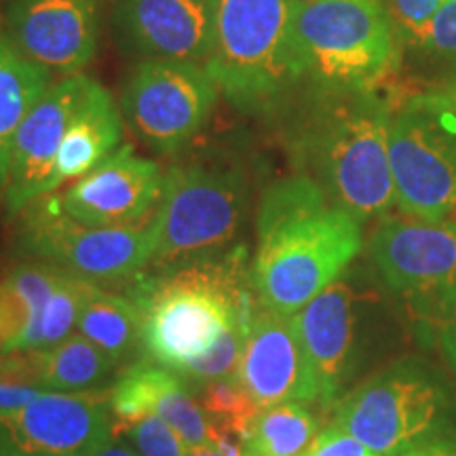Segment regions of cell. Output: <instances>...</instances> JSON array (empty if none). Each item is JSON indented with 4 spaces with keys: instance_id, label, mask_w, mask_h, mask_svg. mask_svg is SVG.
<instances>
[{
    "instance_id": "d6986e66",
    "label": "cell",
    "mask_w": 456,
    "mask_h": 456,
    "mask_svg": "<svg viewBox=\"0 0 456 456\" xmlns=\"http://www.w3.org/2000/svg\"><path fill=\"white\" fill-rule=\"evenodd\" d=\"M108 406L114 420L144 414L159 416L178 431L188 448L209 446L222 437L203 412L191 385L174 370L146 359L129 366L127 372L112 385Z\"/></svg>"
},
{
    "instance_id": "ac0fdd59",
    "label": "cell",
    "mask_w": 456,
    "mask_h": 456,
    "mask_svg": "<svg viewBox=\"0 0 456 456\" xmlns=\"http://www.w3.org/2000/svg\"><path fill=\"white\" fill-rule=\"evenodd\" d=\"M359 306L357 289L342 275L294 315L323 408H334L340 402L355 374L362 326Z\"/></svg>"
},
{
    "instance_id": "cb8c5ba5",
    "label": "cell",
    "mask_w": 456,
    "mask_h": 456,
    "mask_svg": "<svg viewBox=\"0 0 456 456\" xmlns=\"http://www.w3.org/2000/svg\"><path fill=\"white\" fill-rule=\"evenodd\" d=\"M319 436V419L306 403L289 402L256 414L241 440V456H300Z\"/></svg>"
},
{
    "instance_id": "d4e9b609",
    "label": "cell",
    "mask_w": 456,
    "mask_h": 456,
    "mask_svg": "<svg viewBox=\"0 0 456 456\" xmlns=\"http://www.w3.org/2000/svg\"><path fill=\"white\" fill-rule=\"evenodd\" d=\"M197 399L201 403L203 412L212 420L216 431L220 436L235 437L239 442L243 440L249 423L260 412V408L248 395V391L239 383L237 376L201 385Z\"/></svg>"
},
{
    "instance_id": "52a82bcc",
    "label": "cell",
    "mask_w": 456,
    "mask_h": 456,
    "mask_svg": "<svg viewBox=\"0 0 456 456\" xmlns=\"http://www.w3.org/2000/svg\"><path fill=\"white\" fill-rule=\"evenodd\" d=\"M245 214V178L214 163L174 165L163 175L152 216L157 271L178 269L231 252Z\"/></svg>"
},
{
    "instance_id": "277c9868",
    "label": "cell",
    "mask_w": 456,
    "mask_h": 456,
    "mask_svg": "<svg viewBox=\"0 0 456 456\" xmlns=\"http://www.w3.org/2000/svg\"><path fill=\"white\" fill-rule=\"evenodd\" d=\"M370 258L420 340L456 366V220L383 218Z\"/></svg>"
},
{
    "instance_id": "1f68e13d",
    "label": "cell",
    "mask_w": 456,
    "mask_h": 456,
    "mask_svg": "<svg viewBox=\"0 0 456 456\" xmlns=\"http://www.w3.org/2000/svg\"><path fill=\"white\" fill-rule=\"evenodd\" d=\"M399 456H456V437L436 436Z\"/></svg>"
},
{
    "instance_id": "3957f363",
    "label": "cell",
    "mask_w": 456,
    "mask_h": 456,
    "mask_svg": "<svg viewBox=\"0 0 456 456\" xmlns=\"http://www.w3.org/2000/svg\"><path fill=\"white\" fill-rule=\"evenodd\" d=\"M391 118L393 108L379 89L319 91V104L298 135L306 175L362 224L395 208Z\"/></svg>"
},
{
    "instance_id": "e0dca14e",
    "label": "cell",
    "mask_w": 456,
    "mask_h": 456,
    "mask_svg": "<svg viewBox=\"0 0 456 456\" xmlns=\"http://www.w3.org/2000/svg\"><path fill=\"white\" fill-rule=\"evenodd\" d=\"M114 20L142 60L205 66L216 41L218 0H117Z\"/></svg>"
},
{
    "instance_id": "7c38bea8",
    "label": "cell",
    "mask_w": 456,
    "mask_h": 456,
    "mask_svg": "<svg viewBox=\"0 0 456 456\" xmlns=\"http://www.w3.org/2000/svg\"><path fill=\"white\" fill-rule=\"evenodd\" d=\"M110 391H43L0 410V456H87L110 433Z\"/></svg>"
},
{
    "instance_id": "5bb4252c",
    "label": "cell",
    "mask_w": 456,
    "mask_h": 456,
    "mask_svg": "<svg viewBox=\"0 0 456 456\" xmlns=\"http://www.w3.org/2000/svg\"><path fill=\"white\" fill-rule=\"evenodd\" d=\"M235 376L260 410L289 402L319 403L317 380L294 315L258 306Z\"/></svg>"
},
{
    "instance_id": "7402d4cb",
    "label": "cell",
    "mask_w": 456,
    "mask_h": 456,
    "mask_svg": "<svg viewBox=\"0 0 456 456\" xmlns=\"http://www.w3.org/2000/svg\"><path fill=\"white\" fill-rule=\"evenodd\" d=\"M53 74L34 64L0 34V192L9 175L11 148L24 118L47 94Z\"/></svg>"
},
{
    "instance_id": "9c48e42d",
    "label": "cell",
    "mask_w": 456,
    "mask_h": 456,
    "mask_svg": "<svg viewBox=\"0 0 456 456\" xmlns=\"http://www.w3.org/2000/svg\"><path fill=\"white\" fill-rule=\"evenodd\" d=\"M450 402L444 385L416 363H395L340 397L332 425L376 456H399L440 436Z\"/></svg>"
},
{
    "instance_id": "44dd1931",
    "label": "cell",
    "mask_w": 456,
    "mask_h": 456,
    "mask_svg": "<svg viewBox=\"0 0 456 456\" xmlns=\"http://www.w3.org/2000/svg\"><path fill=\"white\" fill-rule=\"evenodd\" d=\"M61 277L64 271L55 266L28 262L0 279V355L26 351V342Z\"/></svg>"
},
{
    "instance_id": "8992f818",
    "label": "cell",
    "mask_w": 456,
    "mask_h": 456,
    "mask_svg": "<svg viewBox=\"0 0 456 456\" xmlns=\"http://www.w3.org/2000/svg\"><path fill=\"white\" fill-rule=\"evenodd\" d=\"M298 0H218L208 68L239 110H265L302 81L294 45Z\"/></svg>"
},
{
    "instance_id": "ba28073f",
    "label": "cell",
    "mask_w": 456,
    "mask_h": 456,
    "mask_svg": "<svg viewBox=\"0 0 456 456\" xmlns=\"http://www.w3.org/2000/svg\"><path fill=\"white\" fill-rule=\"evenodd\" d=\"M20 214L21 252L87 281H121L138 275L155 254L152 218L129 226H87L66 214L53 192L34 199Z\"/></svg>"
},
{
    "instance_id": "8fae6325",
    "label": "cell",
    "mask_w": 456,
    "mask_h": 456,
    "mask_svg": "<svg viewBox=\"0 0 456 456\" xmlns=\"http://www.w3.org/2000/svg\"><path fill=\"white\" fill-rule=\"evenodd\" d=\"M218 94L203 64L142 60L125 83L121 106L144 144L171 155L203 129Z\"/></svg>"
},
{
    "instance_id": "5b68a950",
    "label": "cell",
    "mask_w": 456,
    "mask_h": 456,
    "mask_svg": "<svg viewBox=\"0 0 456 456\" xmlns=\"http://www.w3.org/2000/svg\"><path fill=\"white\" fill-rule=\"evenodd\" d=\"M399 37L385 0H298L294 45L317 91H370L399 68Z\"/></svg>"
},
{
    "instance_id": "603a6c76",
    "label": "cell",
    "mask_w": 456,
    "mask_h": 456,
    "mask_svg": "<svg viewBox=\"0 0 456 456\" xmlns=\"http://www.w3.org/2000/svg\"><path fill=\"white\" fill-rule=\"evenodd\" d=\"M78 334L121 363L140 349V311L129 296L91 285L77 322Z\"/></svg>"
},
{
    "instance_id": "4316f807",
    "label": "cell",
    "mask_w": 456,
    "mask_h": 456,
    "mask_svg": "<svg viewBox=\"0 0 456 456\" xmlns=\"http://www.w3.org/2000/svg\"><path fill=\"white\" fill-rule=\"evenodd\" d=\"M412 45L433 57H456V0L437 11Z\"/></svg>"
},
{
    "instance_id": "d6a6232c",
    "label": "cell",
    "mask_w": 456,
    "mask_h": 456,
    "mask_svg": "<svg viewBox=\"0 0 456 456\" xmlns=\"http://www.w3.org/2000/svg\"><path fill=\"white\" fill-rule=\"evenodd\" d=\"M186 456H241V442L231 436H222L218 442L209 446L188 448Z\"/></svg>"
},
{
    "instance_id": "f1b7e54d",
    "label": "cell",
    "mask_w": 456,
    "mask_h": 456,
    "mask_svg": "<svg viewBox=\"0 0 456 456\" xmlns=\"http://www.w3.org/2000/svg\"><path fill=\"white\" fill-rule=\"evenodd\" d=\"M300 456H376L372 450L363 446L362 442L355 440L351 433L330 425L328 429L319 431L315 442L306 448L305 454Z\"/></svg>"
},
{
    "instance_id": "6da1fadb",
    "label": "cell",
    "mask_w": 456,
    "mask_h": 456,
    "mask_svg": "<svg viewBox=\"0 0 456 456\" xmlns=\"http://www.w3.org/2000/svg\"><path fill=\"white\" fill-rule=\"evenodd\" d=\"M256 232L252 288L260 306L281 315H296L345 275L363 248L362 222L306 174L266 188Z\"/></svg>"
},
{
    "instance_id": "4dcf8cb0",
    "label": "cell",
    "mask_w": 456,
    "mask_h": 456,
    "mask_svg": "<svg viewBox=\"0 0 456 456\" xmlns=\"http://www.w3.org/2000/svg\"><path fill=\"white\" fill-rule=\"evenodd\" d=\"M416 102H420L423 106H429L433 110L448 114V117L456 118V83H448L444 87L437 89H429L427 94H420L419 98H414Z\"/></svg>"
},
{
    "instance_id": "836d02e7",
    "label": "cell",
    "mask_w": 456,
    "mask_h": 456,
    "mask_svg": "<svg viewBox=\"0 0 456 456\" xmlns=\"http://www.w3.org/2000/svg\"><path fill=\"white\" fill-rule=\"evenodd\" d=\"M87 456H140V454L135 452L127 442L121 440L118 436H114L110 431L104 440H100L94 448H91V452Z\"/></svg>"
},
{
    "instance_id": "484cf974",
    "label": "cell",
    "mask_w": 456,
    "mask_h": 456,
    "mask_svg": "<svg viewBox=\"0 0 456 456\" xmlns=\"http://www.w3.org/2000/svg\"><path fill=\"white\" fill-rule=\"evenodd\" d=\"M110 431L129 444L140 456H186L188 446L174 427L159 416L144 414L127 420H114Z\"/></svg>"
},
{
    "instance_id": "9a60e30c",
    "label": "cell",
    "mask_w": 456,
    "mask_h": 456,
    "mask_svg": "<svg viewBox=\"0 0 456 456\" xmlns=\"http://www.w3.org/2000/svg\"><path fill=\"white\" fill-rule=\"evenodd\" d=\"M9 41L51 74H81L98 53L100 0H13Z\"/></svg>"
},
{
    "instance_id": "30bf717a",
    "label": "cell",
    "mask_w": 456,
    "mask_h": 456,
    "mask_svg": "<svg viewBox=\"0 0 456 456\" xmlns=\"http://www.w3.org/2000/svg\"><path fill=\"white\" fill-rule=\"evenodd\" d=\"M452 117L414 98L393 112L389 165L395 208L419 220H448L456 209V131Z\"/></svg>"
},
{
    "instance_id": "7a4b0ae2",
    "label": "cell",
    "mask_w": 456,
    "mask_h": 456,
    "mask_svg": "<svg viewBox=\"0 0 456 456\" xmlns=\"http://www.w3.org/2000/svg\"><path fill=\"white\" fill-rule=\"evenodd\" d=\"M129 298L140 311V353L174 372L212 351L231 330H248L260 306L245 248L142 277Z\"/></svg>"
},
{
    "instance_id": "83f0119b",
    "label": "cell",
    "mask_w": 456,
    "mask_h": 456,
    "mask_svg": "<svg viewBox=\"0 0 456 456\" xmlns=\"http://www.w3.org/2000/svg\"><path fill=\"white\" fill-rule=\"evenodd\" d=\"M450 0H387L402 41L406 38L412 43L420 30L429 24L431 17L440 11Z\"/></svg>"
},
{
    "instance_id": "2e32d148",
    "label": "cell",
    "mask_w": 456,
    "mask_h": 456,
    "mask_svg": "<svg viewBox=\"0 0 456 456\" xmlns=\"http://www.w3.org/2000/svg\"><path fill=\"white\" fill-rule=\"evenodd\" d=\"M163 174L131 144H121L98 167L60 195L61 208L87 226L140 224L155 216L161 201Z\"/></svg>"
},
{
    "instance_id": "4fadbf2b",
    "label": "cell",
    "mask_w": 456,
    "mask_h": 456,
    "mask_svg": "<svg viewBox=\"0 0 456 456\" xmlns=\"http://www.w3.org/2000/svg\"><path fill=\"white\" fill-rule=\"evenodd\" d=\"M94 78L72 74L51 85L24 118L11 148L9 175L4 184L7 214L20 216L34 199L55 192V161L74 114Z\"/></svg>"
},
{
    "instance_id": "ffe728a7",
    "label": "cell",
    "mask_w": 456,
    "mask_h": 456,
    "mask_svg": "<svg viewBox=\"0 0 456 456\" xmlns=\"http://www.w3.org/2000/svg\"><path fill=\"white\" fill-rule=\"evenodd\" d=\"M123 114L110 91L91 81L55 161V188L78 180L110 157L123 140Z\"/></svg>"
},
{
    "instance_id": "f546056e",
    "label": "cell",
    "mask_w": 456,
    "mask_h": 456,
    "mask_svg": "<svg viewBox=\"0 0 456 456\" xmlns=\"http://www.w3.org/2000/svg\"><path fill=\"white\" fill-rule=\"evenodd\" d=\"M38 393H43V389H38V387L9 383V380L0 379V410H15L26 406Z\"/></svg>"
}]
</instances>
